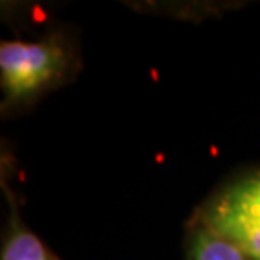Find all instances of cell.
<instances>
[{"label":"cell","instance_id":"obj_1","mask_svg":"<svg viewBox=\"0 0 260 260\" xmlns=\"http://www.w3.org/2000/svg\"><path fill=\"white\" fill-rule=\"evenodd\" d=\"M76 64V48L63 32H49L38 41H2V112L20 110L61 86L75 75Z\"/></svg>","mask_w":260,"mask_h":260},{"label":"cell","instance_id":"obj_2","mask_svg":"<svg viewBox=\"0 0 260 260\" xmlns=\"http://www.w3.org/2000/svg\"><path fill=\"white\" fill-rule=\"evenodd\" d=\"M194 221L260 260V169L221 186L203 203Z\"/></svg>","mask_w":260,"mask_h":260},{"label":"cell","instance_id":"obj_3","mask_svg":"<svg viewBox=\"0 0 260 260\" xmlns=\"http://www.w3.org/2000/svg\"><path fill=\"white\" fill-rule=\"evenodd\" d=\"M2 189L9 200L10 215L5 228L2 253L0 260H59L41 242V238L30 232L22 220V215L19 211V203L15 193L10 189L5 179V171L2 169Z\"/></svg>","mask_w":260,"mask_h":260},{"label":"cell","instance_id":"obj_4","mask_svg":"<svg viewBox=\"0 0 260 260\" xmlns=\"http://www.w3.org/2000/svg\"><path fill=\"white\" fill-rule=\"evenodd\" d=\"M188 260H253L232 242L193 221L188 233Z\"/></svg>","mask_w":260,"mask_h":260}]
</instances>
